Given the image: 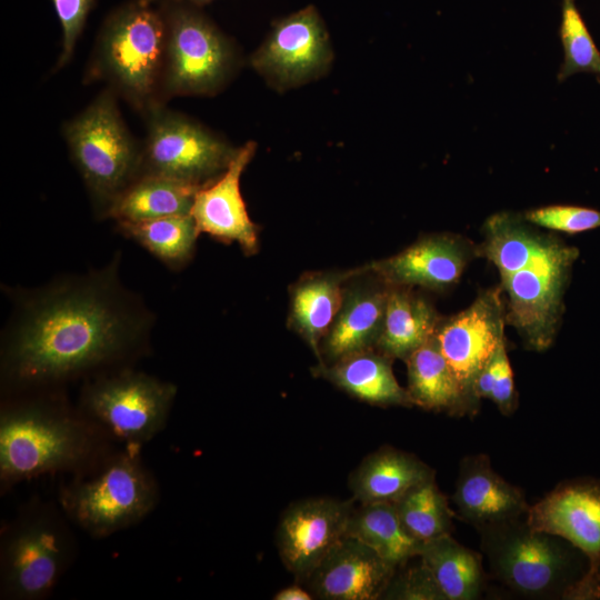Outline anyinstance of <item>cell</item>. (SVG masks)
Masks as SVG:
<instances>
[{"instance_id": "6da1fadb", "label": "cell", "mask_w": 600, "mask_h": 600, "mask_svg": "<svg viewBox=\"0 0 600 600\" xmlns=\"http://www.w3.org/2000/svg\"><path fill=\"white\" fill-rule=\"evenodd\" d=\"M118 259L87 274L16 292L2 349V372L34 386L76 376L136 348L150 327L148 311L118 278Z\"/></svg>"}, {"instance_id": "7a4b0ae2", "label": "cell", "mask_w": 600, "mask_h": 600, "mask_svg": "<svg viewBox=\"0 0 600 600\" xmlns=\"http://www.w3.org/2000/svg\"><path fill=\"white\" fill-rule=\"evenodd\" d=\"M167 44L163 13L139 1L122 7L106 21L96 47L90 77L107 80L137 109L159 104Z\"/></svg>"}, {"instance_id": "3957f363", "label": "cell", "mask_w": 600, "mask_h": 600, "mask_svg": "<svg viewBox=\"0 0 600 600\" xmlns=\"http://www.w3.org/2000/svg\"><path fill=\"white\" fill-rule=\"evenodd\" d=\"M491 573L522 597L566 599L586 572L583 554L562 538L531 528L526 517L478 529Z\"/></svg>"}, {"instance_id": "277c9868", "label": "cell", "mask_w": 600, "mask_h": 600, "mask_svg": "<svg viewBox=\"0 0 600 600\" xmlns=\"http://www.w3.org/2000/svg\"><path fill=\"white\" fill-rule=\"evenodd\" d=\"M71 158L102 218L141 174L142 148L127 129L112 91L101 92L81 113L66 122Z\"/></svg>"}, {"instance_id": "5b68a950", "label": "cell", "mask_w": 600, "mask_h": 600, "mask_svg": "<svg viewBox=\"0 0 600 600\" xmlns=\"http://www.w3.org/2000/svg\"><path fill=\"white\" fill-rule=\"evenodd\" d=\"M91 439L77 420L38 403L7 409L0 421V473L14 481L82 462Z\"/></svg>"}, {"instance_id": "8992f818", "label": "cell", "mask_w": 600, "mask_h": 600, "mask_svg": "<svg viewBox=\"0 0 600 600\" xmlns=\"http://www.w3.org/2000/svg\"><path fill=\"white\" fill-rule=\"evenodd\" d=\"M141 174L204 186L229 167L238 151L224 139L179 112L156 104L147 112Z\"/></svg>"}, {"instance_id": "52a82bcc", "label": "cell", "mask_w": 600, "mask_h": 600, "mask_svg": "<svg viewBox=\"0 0 600 600\" xmlns=\"http://www.w3.org/2000/svg\"><path fill=\"white\" fill-rule=\"evenodd\" d=\"M162 90L167 94H212L226 84L236 66L227 37L188 7L168 11Z\"/></svg>"}, {"instance_id": "ba28073f", "label": "cell", "mask_w": 600, "mask_h": 600, "mask_svg": "<svg viewBox=\"0 0 600 600\" xmlns=\"http://www.w3.org/2000/svg\"><path fill=\"white\" fill-rule=\"evenodd\" d=\"M154 502V483L131 454L116 458L62 496L68 513L93 536L110 534L137 522Z\"/></svg>"}, {"instance_id": "9c48e42d", "label": "cell", "mask_w": 600, "mask_h": 600, "mask_svg": "<svg viewBox=\"0 0 600 600\" xmlns=\"http://www.w3.org/2000/svg\"><path fill=\"white\" fill-rule=\"evenodd\" d=\"M578 258L576 248L558 240L523 268L501 277L508 296L506 320L526 346L534 351L549 348L554 339L562 294L570 268Z\"/></svg>"}, {"instance_id": "30bf717a", "label": "cell", "mask_w": 600, "mask_h": 600, "mask_svg": "<svg viewBox=\"0 0 600 600\" xmlns=\"http://www.w3.org/2000/svg\"><path fill=\"white\" fill-rule=\"evenodd\" d=\"M176 393L170 382L123 371L91 383L83 403L88 413L113 436L139 444L162 429Z\"/></svg>"}, {"instance_id": "8fae6325", "label": "cell", "mask_w": 600, "mask_h": 600, "mask_svg": "<svg viewBox=\"0 0 600 600\" xmlns=\"http://www.w3.org/2000/svg\"><path fill=\"white\" fill-rule=\"evenodd\" d=\"M333 52L328 30L313 6L273 22L262 44L251 54V67L283 92L323 76Z\"/></svg>"}, {"instance_id": "7c38bea8", "label": "cell", "mask_w": 600, "mask_h": 600, "mask_svg": "<svg viewBox=\"0 0 600 600\" xmlns=\"http://www.w3.org/2000/svg\"><path fill=\"white\" fill-rule=\"evenodd\" d=\"M506 312L499 290L481 293L466 310L439 323L440 350L466 396L476 404L473 384L504 339Z\"/></svg>"}, {"instance_id": "4fadbf2b", "label": "cell", "mask_w": 600, "mask_h": 600, "mask_svg": "<svg viewBox=\"0 0 600 600\" xmlns=\"http://www.w3.org/2000/svg\"><path fill=\"white\" fill-rule=\"evenodd\" d=\"M352 500L309 498L292 503L277 529L282 563L296 581L304 583L330 549L346 536Z\"/></svg>"}, {"instance_id": "5bb4252c", "label": "cell", "mask_w": 600, "mask_h": 600, "mask_svg": "<svg viewBox=\"0 0 600 600\" xmlns=\"http://www.w3.org/2000/svg\"><path fill=\"white\" fill-rule=\"evenodd\" d=\"M528 524L562 538L581 551L588 570L580 581L600 571V480L578 478L558 484L526 514Z\"/></svg>"}, {"instance_id": "9a60e30c", "label": "cell", "mask_w": 600, "mask_h": 600, "mask_svg": "<svg viewBox=\"0 0 600 600\" xmlns=\"http://www.w3.org/2000/svg\"><path fill=\"white\" fill-rule=\"evenodd\" d=\"M256 150L253 141L238 148L226 171L197 191L190 210L200 233L237 242L246 254H253L258 249V228L248 214L240 179Z\"/></svg>"}, {"instance_id": "2e32d148", "label": "cell", "mask_w": 600, "mask_h": 600, "mask_svg": "<svg viewBox=\"0 0 600 600\" xmlns=\"http://www.w3.org/2000/svg\"><path fill=\"white\" fill-rule=\"evenodd\" d=\"M396 571L371 548L344 536L304 583L317 599L376 600L381 599Z\"/></svg>"}, {"instance_id": "e0dca14e", "label": "cell", "mask_w": 600, "mask_h": 600, "mask_svg": "<svg viewBox=\"0 0 600 600\" xmlns=\"http://www.w3.org/2000/svg\"><path fill=\"white\" fill-rule=\"evenodd\" d=\"M66 544L57 526L36 519L18 529L4 552V587L14 597L32 599L56 582L66 558Z\"/></svg>"}, {"instance_id": "ac0fdd59", "label": "cell", "mask_w": 600, "mask_h": 600, "mask_svg": "<svg viewBox=\"0 0 600 600\" xmlns=\"http://www.w3.org/2000/svg\"><path fill=\"white\" fill-rule=\"evenodd\" d=\"M452 501L458 517L477 530L526 517L530 507L523 491L500 477L482 453L460 462Z\"/></svg>"}, {"instance_id": "d6986e66", "label": "cell", "mask_w": 600, "mask_h": 600, "mask_svg": "<svg viewBox=\"0 0 600 600\" xmlns=\"http://www.w3.org/2000/svg\"><path fill=\"white\" fill-rule=\"evenodd\" d=\"M469 257V247L461 239L441 234L421 239L364 268L389 286L442 290L459 280Z\"/></svg>"}, {"instance_id": "ffe728a7", "label": "cell", "mask_w": 600, "mask_h": 600, "mask_svg": "<svg viewBox=\"0 0 600 600\" xmlns=\"http://www.w3.org/2000/svg\"><path fill=\"white\" fill-rule=\"evenodd\" d=\"M389 284L353 286L344 289L341 308L327 334L320 353L329 362L363 350L376 349L380 338Z\"/></svg>"}, {"instance_id": "44dd1931", "label": "cell", "mask_w": 600, "mask_h": 600, "mask_svg": "<svg viewBox=\"0 0 600 600\" xmlns=\"http://www.w3.org/2000/svg\"><path fill=\"white\" fill-rule=\"evenodd\" d=\"M392 360L377 349H369L346 356L330 366L318 364L313 372L370 404L411 407L408 390L393 374Z\"/></svg>"}, {"instance_id": "7402d4cb", "label": "cell", "mask_w": 600, "mask_h": 600, "mask_svg": "<svg viewBox=\"0 0 600 600\" xmlns=\"http://www.w3.org/2000/svg\"><path fill=\"white\" fill-rule=\"evenodd\" d=\"M434 470L416 456L382 447L368 454L349 477L353 500L396 502L411 488L434 479Z\"/></svg>"}, {"instance_id": "603a6c76", "label": "cell", "mask_w": 600, "mask_h": 600, "mask_svg": "<svg viewBox=\"0 0 600 600\" xmlns=\"http://www.w3.org/2000/svg\"><path fill=\"white\" fill-rule=\"evenodd\" d=\"M363 269L342 273H313L303 277L291 289L289 326L294 329L322 363L320 346L343 301V281Z\"/></svg>"}, {"instance_id": "cb8c5ba5", "label": "cell", "mask_w": 600, "mask_h": 600, "mask_svg": "<svg viewBox=\"0 0 600 600\" xmlns=\"http://www.w3.org/2000/svg\"><path fill=\"white\" fill-rule=\"evenodd\" d=\"M408 393L413 406L463 414L477 407L463 392L444 359L436 333L406 360Z\"/></svg>"}, {"instance_id": "d4e9b609", "label": "cell", "mask_w": 600, "mask_h": 600, "mask_svg": "<svg viewBox=\"0 0 600 600\" xmlns=\"http://www.w3.org/2000/svg\"><path fill=\"white\" fill-rule=\"evenodd\" d=\"M439 323L432 306L413 293L411 287L389 286L383 327L376 349L392 359L406 361L436 333Z\"/></svg>"}, {"instance_id": "484cf974", "label": "cell", "mask_w": 600, "mask_h": 600, "mask_svg": "<svg viewBox=\"0 0 600 600\" xmlns=\"http://www.w3.org/2000/svg\"><path fill=\"white\" fill-rule=\"evenodd\" d=\"M418 558L436 580L446 600H474L482 594V557L459 543L451 533L422 542Z\"/></svg>"}, {"instance_id": "4316f807", "label": "cell", "mask_w": 600, "mask_h": 600, "mask_svg": "<svg viewBox=\"0 0 600 600\" xmlns=\"http://www.w3.org/2000/svg\"><path fill=\"white\" fill-rule=\"evenodd\" d=\"M200 188L167 177L142 174L118 196L107 218L116 222H138L189 214Z\"/></svg>"}, {"instance_id": "83f0119b", "label": "cell", "mask_w": 600, "mask_h": 600, "mask_svg": "<svg viewBox=\"0 0 600 600\" xmlns=\"http://www.w3.org/2000/svg\"><path fill=\"white\" fill-rule=\"evenodd\" d=\"M346 536L361 541L396 569L418 557L422 543L406 530L393 502L360 503L353 508Z\"/></svg>"}, {"instance_id": "f1b7e54d", "label": "cell", "mask_w": 600, "mask_h": 600, "mask_svg": "<svg viewBox=\"0 0 600 600\" xmlns=\"http://www.w3.org/2000/svg\"><path fill=\"white\" fill-rule=\"evenodd\" d=\"M526 222L523 216L502 211L489 217L483 226L484 241L480 254L497 267L500 277L523 268L556 241Z\"/></svg>"}, {"instance_id": "f546056e", "label": "cell", "mask_w": 600, "mask_h": 600, "mask_svg": "<svg viewBox=\"0 0 600 600\" xmlns=\"http://www.w3.org/2000/svg\"><path fill=\"white\" fill-rule=\"evenodd\" d=\"M118 231L139 243L171 270L192 258L200 234L192 216L174 214L138 222H117Z\"/></svg>"}, {"instance_id": "4dcf8cb0", "label": "cell", "mask_w": 600, "mask_h": 600, "mask_svg": "<svg viewBox=\"0 0 600 600\" xmlns=\"http://www.w3.org/2000/svg\"><path fill=\"white\" fill-rule=\"evenodd\" d=\"M393 503L406 530L420 542L452 531L453 512L434 479L411 488Z\"/></svg>"}, {"instance_id": "1f68e13d", "label": "cell", "mask_w": 600, "mask_h": 600, "mask_svg": "<svg viewBox=\"0 0 600 600\" xmlns=\"http://www.w3.org/2000/svg\"><path fill=\"white\" fill-rule=\"evenodd\" d=\"M560 39L563 47V62L558 72V81L587 72L600 81V51L598 50L576 0H561Z\"/></svg>"}, {"instance_id": "d6a6232c", "label": "cell", "mask_w": 600, "mask_h": 600, "mask_svg": "<svg viewBox=\"0 0 600 600\" xmlns=\"http://www.w3.org/2000/svg\"><path fill=\"white\" fill-rule=\"evenodd\" d=\"M473 394L480 400H492L503 414H510L516 409V390L513 373L503 340L490 361L478 374L473 384Z\"/></svg>"}, {"instance_id": "836d02e7", "label": "cell", "mask_w": 600, "mask_h": 600, "mask_svg": "<svg viewBox=\"0 0 600 600\" xmlns=\"http://www.w3.org/2000/svg\"><path fill=\"white\" fill-rule=\"evenodd\" d=\"M527 222L542 228L578 233L600 227V211L576 206H547L527 211Z\"/></svg>"}, {"instance_id": "e575fe53", "label": "cell", "mask_w": 600, "mask_h": 600, "mask_svg": "<svg viewBox=\"0 0 600 600\" xmlns=\"http://www.w3.org/2000/svg\"><path fill=\"white\" fill-rule=\"evenodd\" d=\"M381 599L390 600H446L436 580L420 561L393 574Z\"/></svg>"}, {"instance_id": "d590c367", "label": "cell", "mask_w": 600, "mask_h": 600, "mask_svg": "<svg viewBox=\"0 0 600 600\" xmlns=\"http://www.w3.org/2000/svg\"><path fill=\"white\" fill-rule=\"evenodd\" d=\"M62 29V49L57 69L67 64L86 24L94 0H52Z\"/></svg>"}, {"instance_id": "8d00e7d4", "label": "cell", "mask_w": 600, "mask_h": 600, "mask_svg": "<svg viewBox=\"0 0 600 600\" xmlns=\"http://www.w3.org/2000/svg\"><path fill=\"white\" fill-rule=\"evenodd\" d=\"M566 599H600V571L588 581L577 582Z\"/></svg>"}, {"instance_id": "74e56055", "label": "cell", "mask_w": 600, "mask_h": 600, "mask_svg": "<svg viewBox=\"0 0 600 600\" xmlns=\"http://www.w3.org/2000/svg\"><path fill=\"white\" fill-rule=\"evenodd\" d=\"M274 600H311L313 599L310 591L301 587L299 582L288 586L279 590L274 596Z\"/></svg>"}, {"instance_id": "f35d334b", "label": "cell", "mask_w": 600, "mask_h": 600, "mask_svg": "<svg viewBox=\"0 0 600 600\" xmlns=\"http://www.w3.org/2000/svg\"><path fill=\"white\" fill-rule=\"evenodd\" d=\"M141 4H144V6H152L153 3H157V2H162V1H187V2H191V3H194V4H204L207 2H210L212 0H138Z\"/></svg>"}]
</instances>
